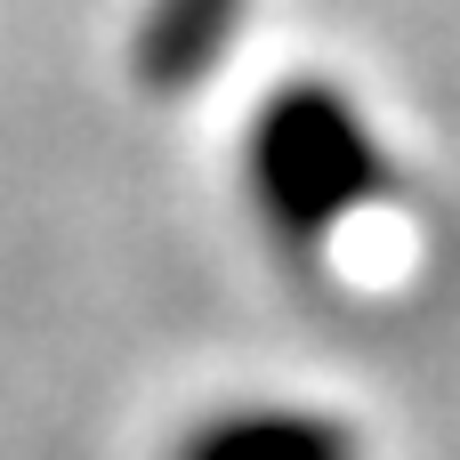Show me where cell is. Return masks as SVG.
Listing matches in <instances>:
<instances>
[{
    "mask_svg": "<svg viewBox=\"0 0 460 460\" xmlns=\"http://www.w3.org/2000/svg\"><path fill=\"white\" fill-rule=\"evenodd\" d=\"M259 178H267V202L275 218H323L340 210V194L364 178V129H348V113L307 89V97H283L267 113V137H259Z\"/></svg>",
    "mask_w": 460,
    "mask_h": 460,
    "instance_id": "6da1fadb",
    "label": "cell"
},
{
    "mask_svg": "<svg viewBox=\"0 0 460 460\" xmlns=\"http://www.w3.org/2000/svg\"><path fill=\"white\" fill-rule=\"evenodd\" d=\"M234 8L243 0H162L154 8V32H146V81L178 89L210 65V49L234 32Z\"/></svg>",
    "mask_w": 460,
    "mask_h": 460,
    "instance_id": "7a4b0ae2",
    "label": "cell"
}]
</instances>
